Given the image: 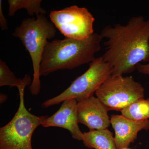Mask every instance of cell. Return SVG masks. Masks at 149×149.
Here are the masks:
<instances>
[{"mask_svg": "<svg viewBox=\"0 0 149 149\" xmlns=\"http://www.w3.org/2000/svg\"><path fill=\"white\" fill-rule=\"evenodd\" d=\"M100 35L107 41L102 56L113 68L112 74L131 73L142 62H149V18L133 17L124 25H107Z\"/></svg>", "mask_w": 149, "mask_h": 149, "instance_id": "1", "label": "cell"}, {"mask_svg": "<svg viewBox=\"0 0 149 149\" xmlns=\"http://www.w3.org/2000/svg\"><path fill=\"white\" fill-rule=\"evenodd\" d=\"M103 38L94 33L85 40L65 38L48 41L40 64V76H45L60 70H72L95 60L100 49Z\"/></svg>", "mask_w": 149, "mask_h": 149, "instance_id": "2", "label": "cell"}, {"mask_svg": "<svg viewBox=\"0 0 149 149\" xmlns=\"http://www.w3.org/2000/svg\"><path fill=\"white\" fill-rule=\"evenodd\" d=\"M56 33L53 23L42 15H38L36 19L28 17L22 19L13 33V36L21 40L31 56L34 73L29 90L33 95H37L41 90L40 67L44 49L48 40L53 38Z\"/></svg>", "mask_w": 149, "mask_h": 149, "instance_id": "3", "label": "cell"}, {"mask_svg": "<svg viewBox=\"0 0 149 149\" xmlns=\"http://www.w3.org/2000/svg\"><path fill=\"white\" fill-rule=\"evenodd\" d=\"M27 81L17 88L19 97L18 109L11 120L0 128V149H33L32 135L36 128L49 117L29 112L24 104V90L31 85Z\"/></svg>", "mask_w": 149, "mask_h": 149, "instance_id": "4", "label": "cell"}, {"mask_svg": "<svg viewBox=\"0 0 149 149\" xmlns=\"http://www.w3.org/2000/svg\"><path fill=\"white\" fill-rule=\"evenodd\" d=\"M112 72V68L104 61L102 56L97 58L90 63L88 69L72 81L65 91L43 102L41 106L47 108L70 99H75L79 102L94 96V93Z\"/></svg>", "mask_w": 149, "mask_h": 149, "instance_id": "5", "label": "cell"}, {"mask_svg": "<svg viewBox=\"0 0 149 149\" xmlns=\"http://www.w3.org/2000/svg\"><path fill=\"white\" fill-rule=\"evenodd\" d=\"M95 93L109 111H121L138 100L144 98L145 88L133 76L111 74Z\"/></svg>", "mask_w": 149, "mask_h": 149, "instance_id": "6", "label": "cell"}, {"mask_svg": "<svg viewBox=\"0 0 149 149\" xmlns=\"http://www.w3.org/2000/svg\"><path fill=\"white\" fill-rule=\"evenodd\" d=\"M49 17L65 38L85 40L95 33V19L85 8L73 5L61 10L52 11Z\"/></svg>", "mask_w": 149, "mask_h": 149, "instance_id": "7", "label": "cell"}, {"mask_svg": "<svg viewBox=\"0 0 149 149\" xmlns=\"http://www.w3.org/2000/svg\"><path fill=\"white\" fill-rule=\"evenodd\" d=\"M109 110L99 99L92 96L77 102L78 123L86 125L90 130L107 129L111 124Z\"/></svg>", "mask_w": 149, "mask_h": 149, "instance_id": "8", "label": "cell"}, {"mask_svg": "<svg viewBox=\"0 0 149 149\" xmlns=\"http://www.w3.org/2000/svg\"><path fill=\"white\" fill-rule=\"evenodd\" d=\"M77 102L70 99L63 102L61 106L55 113L49 117L42 125L45 128L57 127L68 130L72 139L83 141L84 133L80 130L77 116Z\"/></svg>", "mask_w": 149, "mask_h": 149, "instance_id": "9", "label": "cell"}, {"mask_svg": "<svg viewBox=\"0 0 149 149\" xmlns=\"http://www.w3.org/2000/svg\"><path fill=\"white\" fill-rule=\"evenodd\" d=\"M110 121L115 131V143L117 149L128 148L136 141L139 132L149 129V119L138 121L122 115L113 114Z\"/></svg>", "mask_w": 149, "mask_h": 149, "instance_id": "10", "label": "cell"}, {"mask_svg": "<svg viewBox=\"0 0 149 149\" xmlns=\"http://www.w3.org/2000/svg\"><path fill=\"white\" fill-rule=\"evenodd\" d=\"M83 142L88 148L117 149L113 133L108 128L102 130H90L84 132Z\"/></svg>", "mask_w": 149, "mask_h": 149, "instance_id": "11", "label": "cell"}, {"mask_svg": "<svg viewBox=\"0 0 149 149\" xmlns=\"http://www.w3.org/2000/svg\"><path fill=\"white\" fill-rule=\"evenodd\" d=\"M41 0H8V15L13 17L17 11L24 8L30 16L45 15L46 11L41 6Z\"/></svg>", "mask_w": 149, "mask_h": 149, "instance_id": "12", "label": "cell"}, {"mask_svg": "<svg viewBox=\"0 0 149 149\" xmlns=\"http://www.w3.org/2000/svg\"><path fill=\"white\" fill-rule=\"evenodd\" d=\"M121 113L123 116L131 120L140 121L149 119V97L138 100Z\"/></svg>", "mask_w": 149, "mask_h": 149, "instance_id": "13", "label": "cell"}, {"mask_svg": "<svg viewBox=\"0 0 149 149\" xmlns=\"http://www.w3.org/2000/svg\"><path fill=\"white\" fill-rule=\"evenodd\" d=\"M27 74L22 79L17 78L10 70L5 62L0 59V86H9L18 88L24 83Z\"/></svg>", "mask_w": 149, "mask_h": 149, "instance_id": "14", "label": "cell"}, {"mask_svg": "<svg viewBox=\"0 0 149 149\" xmlns=\"http://www.w3.org/2000/svg\"><path fill=\"white\" fill-rule=\"evenodd\" d=\"M2 3V1L1 0L0 1V27L2 30H7L8 29L7 20L3 13Z\"/></svg>", "mask_w": 149, "mask_h": 149, "instance_id": "15", "label": "cell"}, {"mask_svg": "<svg viewBox=\"0 0 149 149\" xmlns=\"http://www.w3.org/2000/svg\"><path fill=\"white\" fill-rule=\"evenodd\" d=\"M136 70L141 74L149 76V62L146 64L139 63L136 66Z\"/></svg>", "mask_w": 149, "mask_h": 149, "instance_id": "16", "label": "cell"}, {"mask_svg": "<svg viewBox=\"0 0 149 149\" xmlns=\"http://www.w3.org/2000/svg\"><path fill=\"white\" fill-rule=\"evenodd\" d=\"M8 99V96L4 93H1L0 94V103L3 104L6 102Z\"/></svg>", "mask_w": 149, "mask_h": 149, "instance_id": "17", "label": "cell"}, {"mask_svg": "<svg viewBox=\"0 0 149 149\" xmlns=\"http://www.w3.org/2000/svg\"><path fill=\"white\" fill-rule=\"evenodd\" d=\"M129 149V148H123V149Z\"/></svg>", "mask_w": 149, "mask_h": 149, "instance_id": "18", "label": "cell"}]
</instances>
